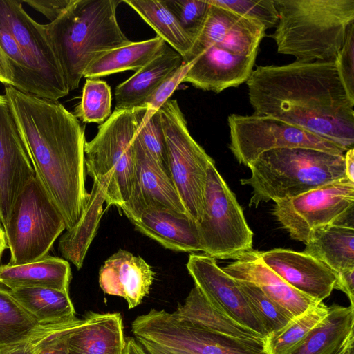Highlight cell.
<instances>
[{"mask_svg":"<svg viewBox=\"0 0 354 354\" xmlns=\"http://www.w3.org/2000/svg\"><path fill=\"white\" fill-rule=\"evenodd\" d=\"M136 338L168 351L190 354H267L263 339H244L214 333L179 319L173 313L151 309L131 323Z\"/></svg>","mask_w":354,"mask_h":354,"instance_id":"obj_10","label":"cell"},{"mask_svg":"<svg viewBox=\"0 0 354 354\" xmlns=\"http://www.w3.org/2000/svg\"><path fill=\"white\" fill-rule=\"evenodd\" d=\"M328 306L323 301L295 317L281 330L263 338L267 354H290L327 315Z\"/></svg>","mask_w":354,"mask_h":354,"instance_id":"obj_33","label":"cell"},{"mask_svg":"<svg viewBox=\"0 0 354 354\" xmlns=\"http://www.w3.org/2000/svg\"><path fill=\"white\" fill-rule=\"evenodd\" d=\"M8 248L3 228L0 226V256Z\"/></svg>","mask_w":354,"mask_h":354,"instance_id":"obj_50","label":"cell"},{"mask_svg":"<svg viewBox=\"0 0 354 354\" xmlns=\"http://www.w3.org/2000/svg\"><path fill=\"white\" fill-rule=\"evenodd\" d=\"M163 1L175 16L183 30L194 42L202 30L208 12L210 5L207 0H167Z\"/></svg>","mask_w":354,"mask_h":354,"instance_id":"obj_39","label":"cell"},{"mask_svg":"<svg viewBox=\"0 0 354 354\" xmlns=\"http://www.w3.org/2000/svg\"><path fill=\"white\" fill-rule=\"evenodd\" d=\"M170 176L189 216L200 221L204 206L207 170L214 160L195 141L176 100L159 109Z\"/></svg>","mask_w":354,"mask_h":354,"instance_id":"obj_8","label":"cell"},{"mask_svg":"<svg viewBox=\"0 0 354 354\" xmlns=\"http://www.w3.org/2000/svg\"><path fill=\"white\" fill-rule=\"evenodd\" d=\"M5 95L0 94V221L4 224L17 196L35 177Z\"/></svg>","mask_w":354,"mask_h":354,"instance_id":"obj_15","label":"cell"},{"mask_svg":"<svg viewBox=\"0 0 354 354\" xmlns=\"http://www.w3.org/2000/svg\"><path fill=\"white\" fill-rule=\"evenodd\" d=\"M257 56L237 55L216 45L205 48L192 62L182 80L203 91L218 93L246 82Z\"/></svg>","mask_w":354,"mask_h":354,"instance_id":"obj_18","label":"cell"},{"mask_svg":"<svg viewBox=\"0 0 354 354\" xmlns=\"http://www.w3.org/2000/svg\"><path fill=\"white\" fill-rule=\"evenodd\" d=\"M105 196L100 185L93 182L86 205L76 224L62 236L58 243L59 250L67 261L80 270L87 250L95 237L100 218Z\"/></svg>","mask_w":354,"mask_h":354,"instance_id":"obj_28","label":"cell"},{"mask_svg":"<svg viewBox=\"0 0 354 354\" xmlns=\"http://www.w3.org/2000/svg\"><path fill=\"white\" fill-rule=\"evenodd\" d=\"M128 219L136 230L167 249L192 253L203 251L197 222L187 214L145 209Z\"/></svg>","mask_w":354,"mask_h":354,"instance_id":"obj_22","label":"cell"},{"mask_svg":"<svg viewBox=\"0 0 354 354\" xmlns=\"http://www.w3.org/2000/svg\"><path fill=\"white\" fill-rule=\"evenodd\" d=\"M111 114V91L105 81L86 78L73 115L85 123L102 124Z\"/></svg>","mask_w":354,"mask_h":354,"instance_id":"obj_36","label":"cell"},{"mask_svg":"<svg viewBox=\"0 0 354 354\" xmlns=\"http://www.w3.org/2000/svg\"><path fill=\"white\" fill-rule=\"evenodd\" d=\"M44 325L0 287V347L25 340Z\"/></svg>","mask_w":354,"mask_h":354,"instance_id":"obj_34","label":"cell"},{"mask_svg":"<svg viewBox=\"0 0 354 354\" xmlns=\"http://www.w3.org/2000/svg\"><path fill=\"white\" fill-rule=\"evenodd\" d=\"M183 64L182 56L167 44L160 54L116 86L115 109L141 107L158 86Z\"/></svg>","mask_w":354,"mask_h":354,"instance_id":"obj_24","label":"cell"},{"mask_svg":"<svg viewBox=\"0 0 354 354\" xmlns=\"http://www.w3.org/2000/svg\"><path fill=\"white\" fill-rule=\"evenodd\" d=\"M71 271L68 261L46 255L39 260L18 266H0V283L10 290L41 287L69 293Z\"/></svg>","mask_w":354,"mask_h":354,"instance_id":"obj_25","label":"cell"},{"mask_svg":"<svg viewBox=\"0 0 354 354\" xmlns=\"http://www.w3.org/2000/svg\"><path fill=\"white\" fill-rule=\"evenodd\" d=\"M132 8L168 45L183 57L187 58L193 40L183 30L179 22L163 1L123 0Z\"/></svg>","mask_w":354,"mask_h":354,"instance_id":"obj_32","label":"cell"},{"mask_svg":"<svg viewBox=\"0 0 354 354\" xmlns=\"http://www.w3.org/2000/svg\"><path fill=\"white\" fill-rule=\"evenodd\" d=\"M79 326L66 329L55 335L41 347L37 354H68V337Z\"/></svg>","mask_w":354,"mask_h":354,"instance_id":"obj_44","label":"cell"},{"mask_svg":"<svg viewBox=\"0 0 354 354\" xmlns=\"http://www.w3.org/2000/svg\"><path fill=\"white\" fill-rule=\"evenodd\" d=\"M279 19L270 37L295 62H329L354 22V0H274Z\"/></svg>","mask_w":354,"mask_h":354,"instance_id":"obj_4","label":"cell"},{"mask_svg":"<svg viewBox=\"0 0 354 354\" xmlns=\"http://www.w3.org/2000/svg\"><path fill=\"white\" fill-rule=\"evenodd\" d=\"M235 281L252 312L263 326L267 335L281 330L294 318L254 284L240 280Z\"/></svg>","mask_w":354,"mask_h":354,"instance_id":"obj_35","label":"cell"},{"mask_svg":"<svg viewBox=\"0 0 354 354\" xmlns=\"http://www.w3.org/2000/svg\"><path fill=\"white\" fill-rule=\"evenodd\" d=\"M173 314L179 319L206 330L244 339L263 337L211 305L194 286Z\"/></svg>","mask_w":354,"mask_h":354,"instance_id":"obj_27","label":"cell"},{"mask_svg":"<svg viewBox=\"0 0 354 354\" xmlns=\"http://www.w3.org/2000/svg\"><path fill=\"white\" fill-rule=\"evenodd\" d=\"M229 148L236 160L248 166L262 153L286 147H306L336 154L346 151L335 144L279 119L253 113L231 114Z\"/></svg>","mask_w":354,"mask_h":354,"instance_id":"obj_13","label":"cell"},{"mask_svg":"<svg viewBox=\"0 0 354 354\" xmlns=\"http://www.w3.org/2000/svg\"><path fill=\"white\" fill-rule=\"evenodd\" d=\"M10 257L8 264L31 263L48 255L66 229L62 216L36 174L17 196L3 224Z\"/></svg>","mask_w":354,"mask_h":354,"instance_id":"obj_7","label":"cell"},{"mask_svg":"<svg viewBox=\"0 0 354 354\" xmlns=\"http://www.w3.org/2000/svg\"><path fill=\"white\" fill-rule=\"evenodd\" d=\"M350 342H349V343H350ZM349 343L348 344V345L349 344ZM346 346H347V345H346V346H345V347H344V348L341 351H339V352L338 353H337V354H342V353H343V351H344V349L346 348Z\"/></svg>","mask_w":354,"mask_h":354,"instance_id":"obj_53","label":"cell"},{"mask_svg":"<svg viewBox=\"0 0 354 354\" xmlns=\"http://www.w3.org/2000/svg\"><path fill=\"white\" fill-rule=\"evenodd\" d=\"M246 84L254 113L299 127L346 151L353 148L354 102L335 60L259 66Z\"/></svg>","mask_w":354,"mask_h":354,"instance_id":"obj_1","label":"cell"},{"mask_svg":"<svg viewBox=\"0 0 354 354\" xmlns=\"http://www.w3.org/2000/svg\"><path fill=\"white\" fill-rule=\"evenodd\" d=\"M4 95L36 174L72 228L86 205L84 127L58 100L21 92L12 86Z\"/></svg>","mask_w":354,"mask_h":354,"instance_id":"obj_2","label":"cell"},{"mask_svg":"<svg viewBox=\"0 0 354 354\" xmlns=\"http://www.w3.org/2000/svg\"><path fill=\"white\" fill-rule=\"evenodd\" d=\"M123 354H148L140 344L133 337L125 339V346Z\"/></svg>","mask_w":354,"mask_h":354,"instance_id":"obj_48","label":"cell"},{"mask_svg":"<svg viewBox=\"0 0 354 354\" xmlns=\"http://www.w3.org/2000/svg\"><path fill=\"white\" fill-rule=\"evenodd\" d=\"M170 354H190V353H184V352H178V351H168Z\"/></svg>","mask_w":354,"mask_h":354,"instance_id":"obj_52","label":"cell"},{"mask_svg":"<svg viewBox=\"0 0 354 354\" xmlns=\"http://www.w3.org/2000/svg\"><path fill=\"white\" fill-rule=\"evenodd\" d=\"M354 339V306L333 304L290 354H337Z\"/></svg>","mask_w":354,"mask_h":354,"instance_id":"obj_26","label":"cell"},{"mask_svg":"<svg viewBox=\"0 0 354 354\" xmlns=\"http://www.w3.org/2000/svg\"><path fill=\"white\" fill-rule=\"evenodd\" d=\"M335 62L344 89L354 102V22L348 28L343 46Z\"/></svg>","mask_w":354,"mask_h":354,"instance_id":"obj_41","label":"cell"},{"mask_svg":"<svg viewBox=\"0 0 354 354\" xmlns=\"http://www.w3.org/2000/svg\"><path fill=\"white\" fill-rule=\"evenodd\" d=\"M248 167L251 176L240 182L252 188L250 207L294 198L346 177L344 154L306 147L269 150Z\"/></svg>","mask_w":354,"mask_h":354,"instance_id":"obj_5","label":"cell"},{"mask_svg":"<svg viewBox=\"0 0 354 354\" xmlns=\"http://www.w3.org/2000/svg\"><path fill=\"white\" fill-rule=\"evenodd\" d=\"M73 0H23V3L29 5L44 15L50 22L56 19L71 3Z\"/></svg>","mask_w":354,"mask_h":354,"instance_id":"obj_43","label":"cell"},{"mask_svg":"<svg viewBox=\"0 0 354 354\" xmlns=\"http://www.w3.org/2000/svg\"><path fill=\"white\" fill-rule=\"evenodd\" d=\"M154 278L155 272L142 257L120 249L101 267L99 284L104 293L123 297L131 309L148 295Z\"/></svg>","mask_w":354,"mask_h":354,"instance_id":"obj_21","label":"cell"},{"mask_svg":"<svg viewBox=\"0 0 354 354\" xmlns=\"http://www.w3.org/2000/svg\"><path fill=\"white\" fill-rule=\"evenodd\" d=\"M186 267L196 286L214 308L263 338L266 332L257 318L236 281L225 273L215 259L205 254L192 253Z\"/></svg>","mask_w":354,"mask_h":354,"instance_id":"obj_14","label":"cell"},{"mask_svg":"<svg viewBox=\"0 0 354 354\" xmlns=\"http://www.w3.org/2000/svg\"><path fill=\"white\" fill-rule=\"evenodd\" d=\"M146 110L115 109L84 144L86 174L102 188L107 207L115 205L125 216L133 212L137 199L134 139Z\"/></svg>","mask_w":354,"mask_h":354,"instance_id":"obj_6","label":"cell"},{"mask_svg":"<svg viewBox=\"0 0 354 354\" xmlns=\"http://www.w3.org/2000/svg\"><path fill=\"white\" fill-rule=\"evenodd\" d=\"M136 137L145 150L169 174L165 138L159 110H146L139 122Z\"/></svg>","mask_w":354,"mask_h":354,"instance_id":"obj_37","label":"cell"},{"mask_svg":"<svg viewBox=\"0 0 354 354\" xmlns=\"http://www.w3.org/2000/svg\"><path fill=\"white\" fill-rule=\"evenodd\" d=\"M233 260L221 268L225 273L236 280L254 284L293 317L321 302L286 283L263 262L260 252L257 250L243 252Z\"/></svg>","mask_w":354,"mask_h":354,"instance_id":"obj_19","label":"cell"},{"mask_svg":"<svg viewBox=\"0 0 354 354\" xmlns=\"http://www.w3.org/2000/svg\"><path fill=\"white\" fill-rule=\"evenodd\" d=\"M197 227L203 252L215 259H233L252 248L253 232L214 161L207 167L203 211Z\"/></svg>","mask_w":354,"mask_h":354,"instance_id":"obj_9","label":"cell"},{"mask_svg":"<svg viewBox=\"0 0 354 354\" xmlns=\"http://www.w3.org/2000/svg\"><path fill=\"white\" fill-rule=\"evenodd\" d=\"M335 289L343 292L348 298L350 305L354 306V268L337 272Z\"/></svg>","mask_w":354,"mask_h":354,"instance_id":"obj_45","label":"cell"},{"mask_svg":"<svg viewBox=\"0 0 354 354\" xmlns=\"http://www.w3.org/2000/svg\"><path fill=\"white\" fill-rule=\"evenodd\" d=\"M0 83L13 86L14 75L10 62L0 41Z\"/></svg>","mask_w":354,"mask_h":354,"instance_id":"obj_46","label":"cell"},{"mask_svg":"<svg viewBox=\"0 0 354 354\" xmlns=\"http://www.w3.org/2000/svg\"><path fill=\"white\" fill-rule=\"evenodd\" d=\"M84 321V318H75L71 321L46 324L29 338L0 347V354H37L41 347L55 335L66 329L77 326Z\"/></svg>","mask_w":354,"mask_h":354,"instance_id":"obj_40","label":"cell"},{"mask_svg":"<svg viewBox=\"0 0 354 354\" xmlns=\"http://www.w3.org/2000/svg\"><path fill=\"white\" fill-rule=\"evenodd\" d=\"M303 252L337 272L354 268V227L331 225L319 228L310 235Z\"/></svg>","mask_w":354,"mask_h":354,"instance_id":"obj_29","label":"cell"},{"mask_svg":"<svg viewBox=\"0 0 354 354\" xmlns=\"http://www.w3.org/2000/svg\"><path fill=\"white\" fill-rule=\"evenodd\" d=\"M134 148L138 194L134 209L127 217L145 209L187 214L171 176L142 146L136 135Z\"/></svg>","mask_w":354,"mask_h":354,"instance_id":"obj_20","label":"cell"},{"mask_svg":"<svg viewBox=\"0 0 354 354\" xmlns=\"http://www.w3.org/2000/svg\"><path fill=\"white\" fill-rule=\"evenodd\" d=\"M213 5L227 8L245 18L256 21L270 29L277 26L278 12L274 0H207Z\"/></svg>","mask_w":354,"mask_h":354,"instance_id":"obj_38","label":"cell"},{"mask_svg":"<svg viewBox=\"0 0 354 354\" xmlns=\"http://www.w3.org/2000/svg\"><path fill=\"white\" fill-rule=\"evenodd\" d=\"M8 293L40 324L77 318L68 292L48 288L30 287L8 290Z\"/></svg>","mask_w":354,"mask_h":354,"instance_id":"obj_31","label":"cell"},{"mask_svg":"<svg viewBox=\"0 0 354 354\" xmlns=\"http://www.w3.org/2000/svg\"><path fill=\"white\" fill-rule=\"evenodd\" d=\"M19 0H0V23L15 39L34 81L37 97L58 100L68 95L60 65L44 24L32 18Z\"/></svg>","mask_w":354,"mask_h":354,"instance_id":"obj_12","label":"cell"},{"mask_svg":"<svg viewBox=\"0 0 354 354\" xmlns=\"http://www.w3.org/2000/svg\"><path fill=\"white\" fill-rule=\"evenodd\" d=\"M122 1L73 0L44 27L69 91L78 88L88 65L102 54L131 42L117 21Z\"/></svg>","mask_w":354,"mask_h":354,"instance_id":"obj_3","label":"cell"},{"mask_svg":"<svg viewBox=\"0 0 354 354\" xmlns=\"http://www.w3.org/2000/svg\"><path fill=\"white\" fill-rule=\"evenodd\" d=\"M148 354H170L168 351L152 342L142 338H136Z\"/></svg>","mask_w":354,"mask_h":354,"instance_id":"obj_49","label":"cell"},{"mask_svg":"<svg viewBox=\"0 0 354 354\" xmlns=\"http://www.w3.org/2000/svg\"><path fill=\"white\" fill-rule=\"evenodd\" d=\"M67 340L68 354H123L125 346L120 313L88 312Z\"/></svg>","mask_w":354,"mask_h":354,"instance_id":"obj_23","label":"cell"},{"mask_svg":"<svg viewBox=\"0 0 354 354\" xmlns=\"http://www.w3.org/2000/svg\"><path fill=\"white\" fill-rule=\"evenodd\" d=\"M342 354H354V340L349 343Z\"/></svg>","mask_w":354,"mask_h":354,"instance_id":"obj_51","label":"cell"},{"mask_svg":"<svg viewBox=\"0 0 354 354\" xmlns=\"http://www.w3.org/2000/svg\"><path fill=\"white\" fill-rule=\"evenodd\" d=\"M167 43L160 37L129 44L110 50L95 60L86 68L84 77H99L127 70L138 71L165 48Z\"/></svg>","mask_w":354,"mask_h":354,"instance_id":"obj_30","label":"cell"},{"mask_svg":"<svg viewBox=\"0 0 354 354\" xmlns=\"http://www.w3.org/2000/svg\"><path fill=\"white\" fill-rule=\"evenodd\" d=\"M191 62L184 63L167 77L147 98L141 107L157 111L167 101L187 73Z\"/></svg>","mask_w":354,"mask_h":354,"instance_id":"obj_42","label":"cell"},{"mask_svg":"<svg viewBox=\"0 0 354 354\" xmlns=\"http://www.w3.org/2000/svg\"><path fill=\"white\" fill-rule=\"evenodd\" d=\"M209 5L202 30L184 63L191 62L210 45L218 46L237 55L257 56L259 44L265 36L264 26L227 8Z\"/></svg>","mask_w":354,"mask_h":354,"instance_id":"obj_16","label":"cell"},{"mask_svg":"<svg viewBox=\"0 0 354 354\" xmlns=\"http://www.w3.org/2000/svg\"><path fill=\"white\" fill-rule=\"evenodd\" d=\"M344 156L346 177L354 183V148L347 150Z\"/></svg>","mask_w":354,"mask_h":354,"instance_id":"obj_47","label":"cell"},{"mask_svg":"<svg viewBox=\"0 0 354 354\" xmlns=\"http://www.w3.org/2000/svg\"><path fill=\"white\" fill-rule=\"evenodd\" d=\"M260 256L290 286L317 301L328 298L335 289L337 272L303 252L276 248L260 252Z\"/></svg>","mask_w":354,"mask_h":354,"instance_id":"obj_17","label":"cell"},{"mask_svg":"<svg viewBox=\"0 0 354 354\" xmlns=\"http://www.w3.org/2000/svg\"><path fill=\"white\" fill-rule=\"evenodd\" d=\"M353 213L354 183L346 177L275 202L272 209L273 216L290 236L305 245L319 228L353 227Z\"/></svg>","mask_w":354,"mask_h":354,"instance_id":"obj_11","label":"cell"}]
</instances>
